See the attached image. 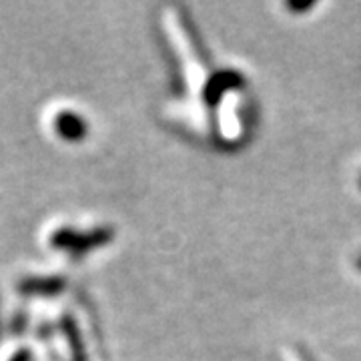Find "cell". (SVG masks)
Instances as JSON below:
<instances>
[{"label":"cell","instance_id":"6da1fadb","mask_svg":"<svg viewBox=\"0 0 361 361\" xmlns=\"http://www.w3.org/2000/svg\"><path fill=\"white\" fill-rule=\"evenodd\" d=\"M113 237L111 229H97L90 233H78L75 229H61L52 235V247L56 249H71L73 253H85L89 249L109 243Z\"/></svg>","mask_w":361,"mask_h":361},{"label":"cell","instance_id":"7a4b0ae2","mask_svg":"<svg viewBox=\"0 0 361 361\" xmlns=\"http://www.w3.org/2000/svg\"><path fill=\"white\" fill-rule=\"evenodd\" d=\"M54 130H56V135H59L61 139L75 142L87 137L89 125H87V121L80 115H77V113H73V111H63L61 115L54 118Z\"/></svg>","mask_w":361,"mask_h":361},{"label":"cell","instance_id":"3957f363","mask_svg":"<svg viewBox=\"0 0 361 361\" xmlns=\"http://www.w3.org/2000/svg\"><path fill=\"white\" fill-rule=\"evenodd\" d=\"M311 6H313V4H289L291 11H307Z\"/></svg>","mask_w":361,"mask_h":361},{"label":"cell","instance_id":"277c9868","mask_svg":"<svg viewBox=\"0 0 361 361\" xmlns=\"http://www.w3.org/2000/svg\"><path fill=\"white\" fill-rule=\"evenodd\" d=\"M14 361H26V355H18Z\"/></svg>","mask_w":361,"mask_h":361},{"label":"cell","instance_id":"5b68a950","mask_svg":"<svg viewBox=\"0 0 361 361\" xmlns=\"http://www.w3.org/2000/svg\"><path fill=\"white\" fill-rule=\"evenodd\" d=\"M357 267H360V269H361V257L357 259Z\"/></svg>","mask_w":361,"mask_h":361}]
</instances>
